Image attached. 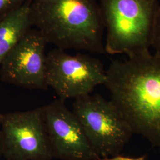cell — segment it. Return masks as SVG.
Wrapping results in <instances>:
<instances>
[{
	"mask_svg": "<svg viewBox=\"0 0 160 160\" xmlns=\"http://www.w3.org/2000/svg\"><path fill=\"white\" fill-rule=\"evenodd\" d=\"M152 47L155 51V53L160 57V11L155 24Z\"/></svg>",
	"mask_w": 160,
	"mask_h": 160,
	"instance_id": "cell-11",
	"label": "cell"
},
{
	"mask_svg": "<svg viewBox=\"0 0 160 160\" xmlns=\"http://www.w3.org/2000/svg\"><path fill=\"white\" fill-rule=\"evenodd\" d=\"M105 52L131 57L149 51L160 11L158 0H100Z\"/></svg>",
	"mask_w": 160,
	"mask_h": 160,
	"instance_id": "cell-3",
	"label": "cell"
},
{
	"mask_svg": "<svg viewBox=\"0 0 160 160\" xmlns=\"http://www.w3.org/2000/svg\"><path fill=\"white\" fill-rule=\"evenodd\" d=\"M1 155L6 160H51L42 107L2 114Z\"/></svg>",
	"mask_w": 160,
	"mask_h": 160,
	"instance_id": "cell-6",
	"label": "cell"
},
{
	"mask_svg": "<svg viewBox=\"0 0 160 160\" xmlns=\"http://www.w3.org/2000/svg\"><path fill=\"white\" fill-rule=\"evenodd\" d=\"M30 1L8 16L0 20V65L17 43L33 28Z\"/></svg>",
	"mask_w": 160,
	"mask_h": 160,
	"instance_id": "cell-9",
	"label": "cell"
},
{
	"mask_svg": "<svg viewBox=\"0 0 160 160\" xmlns=\"http://www.w3.org/2000/svg\"><path fill=\"white\" fill-rule=\"evenodd\" d=\"M46 40L32 28L0 65L2 82L30 90H46Z\"/></svg>",
	"mask_w": 160,
	"mask_h": 160,
	"instance_id": "cell-7",
	"label": "cell"
},
{
	"mask_svg": "<svg viewBox=\"0 0 160 160\" xmlns=\"http://www.w3.org/2000/svg\"><path fill=\"white\" fill-rule=\"evenodd\" d=\"M104 85L131 128L160 149V57L149 51L113 61Z\"/></svg>",
	"mask_w": 160,
	"mask_h": 160,
	"instance_id": "cell-1",
	"label": "cell"
},
{
	"mask_svg": "<svg viewBox=\"0 0 160 160\" xmlns=\"http://www.w3.org/2000/svg\"><path fill=\"white\" fill-rule=\"evenodd\" d=\"M72 112L100 158L119 154L133 133L114 103L100 94L75 99Z\"/></svg>",
	"mask_w": 160,
	"mask_h": 160,
	"instance_id": "cell-4",
	"label": "cell"
},
{
	"mask_svg": "<svg viewBox=\"0 0 160 160\" xmlns=\"http://www.w3.org/2000/svg\"><path fill=\"white\" fill-rule=\"evenodd\" d=\"M106 77L102 62L89 55H70L59 48L46 53L47 86L64 102L91 94L97 86L104 85Z\"/></svg>",
	"mask_w": 160,
	"mask_h": 160,
	"instance_id": "cell-5",
	"label": "cell"
},
{
	"mask_svg": "<svg viewBox=\"0 0 160 160\" xmlns=\"http://www.w3.org/2000/svg\"><path fill=\"white\" fill-rule=\"evenodd\" d=\"M33 28L62 50L105 53L103 17L96 0H33Z\"/></svg>",
	"mask_w": 160,
	"mask_h": 160,
	"instance_id": "cell-2",
	"label": "cell"
},
{
	"mask_svg": "<svg viewBox=\"0 0 160 160\" xmlns=\"http://www.w3.org/2000/svg\"><path fill=\"white\" fill-rule=\"evenodd\" d=\"M1 115H2V114L0 113V156H1Z\"/></svg>",
	"mask_w": 160,
	"mask_h": 160,
	"instance_id": "cell-13",
	"label": "cell"
},
{
	"mask_svg": "<svg viewBox=\"0 0 160 160\" xmlns=\"http://www.w3.org/2000/svg\"><path fill=\"white\" fill-rule=\"evenodd\" d=\"M30 1H33V0H30Z\"/></svg>",
	"mask_w": 160,
	"mask_h": 160,
	"instance_id": "cell-14",
	"label": "cell"
},
{
	"mask_svg": "<svg viewBox=\"0 0 160 160\" xmlns=\"http://www.w3.org/2000/svg\"><path fill=\"white\" fill-rule=\"evenodd\" d=\"M29 1L30 0H0V20L17 11Z\"/></svg>",
	"mask_w": 160,
	"mask_h": 160,
	"instance_id": "cell-10",
	"label": "cell"
},
{
	"mask_svg": "<svg viewBox=\"0 0 160 160\" xmlns=\"http://www.w3.org/2000/svg\"><path fill=\"white\" fill-rule=\"evenodd\" d=\"M53 157L62 160H99L72 110L60 99L42 106Z\"/></svg>",
	"mask_w": 160,
	"mask_h": 160,
	"instance_id": "cell-8",
	"label": "cell"
},
{
	"mask_svg": "<svg viewBox=\"0 0 160 160\" xmlns=\"http://www.w3.org/2000/svg\"><path fill=\"white\" fill-rule=\"evenodd\" d=\"M99 160H145V156H142L138 158H132L118 154L112 157L100 158Z\"/></svg>",
	"mask_w": 160,
	"mask_h": 160,
	"instance_id": "cell-12",
	"label": "cell"
}]
</instances>
